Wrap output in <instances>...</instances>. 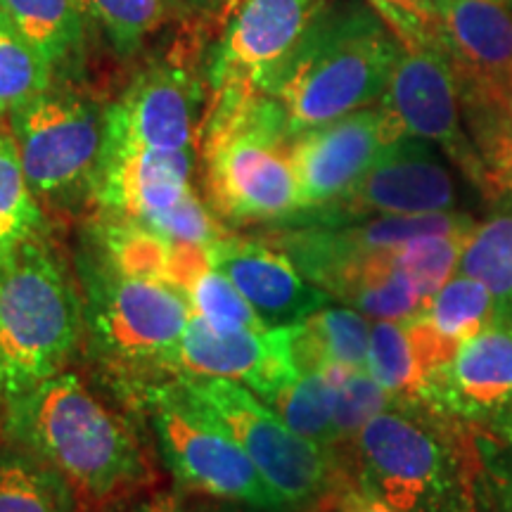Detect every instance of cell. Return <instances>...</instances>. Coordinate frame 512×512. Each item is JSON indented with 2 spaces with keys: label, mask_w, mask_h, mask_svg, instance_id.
Masks as SVG:
<instances>
[{
  "label": "cell",
  "mask_w": 512,
  "mask_h": 512,
  "mask_svg": "<svg viewBox=\"0 0 512 512\" xmlns=\"http://www.w3.org/2000/svg\"><path fill=\"white\" fill-rule=\"evenodd\" d=\"M508 3H510V5H512V0H508Z\"/></svg>",
  "instance_id": "7bdbcfd3"
},
{
  "label": "cell",
  "mask_w": 512,
  "mask_h": 512,
  "mask_svg": "<svg viewBox=\"0 0 512 512\" xmlns=\"http://www.w3.org/2000/svg\"><path fill=\"white\" fill-rule=\"evenodd\" d=\"M470 121V133L482 152L496 197L512 195V126L503 117H475ZM494 197V200H496Z\"/></svg>",
  "instance_id": "d590c367"
},
{
  "label": "cell",
  "mask_w": 512,
  "mask_h": 512,
  "mask_svg": "<svg viewBox=\"0 0 512 512\" xmlns=\"http://www.w3.org/2000/svg\"><path fill=\"white\" fill-rule=\"evenodd\" d=\"M192 150L102 152L91 190L107 219L143 223L181 202L190 188Z\"/></svg>",
  "instance_id": "d6986e66"
},
{
  "label": "cell",
  "mask_w": 512,
  "mask_h": 512,
  "mask_svg": "<svg viewBox=\"0 0 512 512\" xmlns=\"http://www.w3.org/2000/svg\"><path fill=\"white\" fill-rule=\"evenodd\" d=\"M475 441V512H512V441Z\"/></svg>",
  "instance_id": "836d02e7"
},
{
  "label": "cell",
  "mask_w": 512,
  "mask_h": 512,
  "mask_svg": "<svg viewBox=\"0 0 512 512\" xmlns=\"http://www.w3.org/2000/svg\"><path fill=\"white\" fill-rule=\"evenodd\" d=\"M458 271L482 280L494 294L498 313L512 320V195L508 192L491 200L489 216L472 228Z\"/></svg>",
  "instance_id": "603a6c76"
},
{
  "label": "cell",
  "mask_w": 512,
  "mask_h": 512,
  "mask_svg": "<svg viewBox=\"0 0 512 512\" xmlns=\"http://www.w3.org/2000/svg\"><path fill=\"white\" fill-rule=\"evenodd\" d=\"M335 396V375L332 370H323V373H299L292 382L268 396L266 403L285 420L287 427L302 434L304 439L337 451Z\"/></svg>",
  "instance_id": "484cf974"
},
{
  "label": "cell",
  "mask_w": 512,
  "mask_h": 512,
  "mask_svg": "<svg viewBox=\"0 0 512 512\" xmlns=\"http://www.w3.org/2000/svg\"><path fill=\"white\" fill-rule=\"evenodd\" d=\"M501 112H503L505 121H508V124L512 126V76H510L508 86H505V95H503V107H501Z\"/></svg>",
  "instance_id": "ab89813d"
},
{
  "label": "cell",
  "mask_w": 512,
  "mask_h": 512,
  "mask_svg": "<svg viewBox=\"0 0 512 512\" xmlns=\"http://www.w3.org/2000/svg\"><path fill=\"white\" fill-rule=\"evenodd\" d=\"M0 512H83L60 472L15 441L0 444Z\"/></svg>",
  "instance_id": "7402d4cb"
},
{
  "label": "cell",
  "mask_w": 512,
  "mask_h": 512,
  "mask_svg": "<svg viewBox=\"0 0 512 512\" xmlns=\"http://www.w3.org/2000/svg\"><path fill=\"white\" fill-rule=\"evenodd\" d=\"M501 316L496 299L475 275L456 273L434 292L420 318L425 320L446 344L458 349L460 342L477 335Z\"/></svg>",
  "instance_id": "d4e9b609"
},
{
  "label": "cell",
  "mask_w": 512,
  "mask_h": 512,
  "mask_svg": "<svg viewBox=\"0 0 512 512\" xmlns=\"http://www.w3.org/2000/svg\"><path fill=\"white\" fill-rule=\"evenodd\" d=\"M306 512H399L387 505L382 498L358 486L347 472L337 479L335 486Z\"/></svg>",
  "instance_id": "74e56055"
},
{
  "label": "cell",
  "mask_w": 512,
  "mask_h": 512,
  "mask_svg": "<svg viewBox=\"0 0 512 512\" xmlns=\"http://www.w3.org/2000/svg\"><path fill=\"white\" fill-rule=\"evenodd\" d=\"M83 304L62 259L38 235L0 264V396L62 373L79 347Z\"/></svg>",
  "instance_id": "5b68a950"
},
{
  "label": "cell",
  "mask_w": 512,
  "mask_h": 512,
  "mask_svg": "<svg viewBox=\"0 0 512 512\" xmlns=\"http://www.w3.org/2000/svg\"><path fill=\"white\" fill-rule=\"evenodd\" d=\"M344 472L399 512H475V441L422 403H396L337 448Z\"/></svg>",
  "instance_id": "3957f363"
},
{
  "label": "cell",
  "mask_w": 512,
  "mask_h": 512,
  "mask_svg": "<svg viewBox=\"0 0 512 512\" xmlns=\"http://www.w3.org/2000/svg\"><path fill=\"white\" fill-rule=\"evenodd\" d=\"M147 406L166 467L183 489L223 503L285 512L238 439L181 382L152 389Z\"/></svg>",
  "instance_id": "52a82bcc"
},
{
  "label": "cell",
  "mask_w": 512,
  "mask_h": 512,
  "mask_svg": "<svg viewBox=\"0 0 512 512\" xmlns=\"http://www.w3.org/2000/svg\"><path fill=\"white\" fill-rule=\"evenodd\" d=\"M83 17L105 29L121 53L136 50L166 19V0H76Z\"/></svg>",
  "instance_id": "1f68e13d"
},
{
  "label": "cell",
  "mask_w": 512,
  "mask_h": 512,
  "mask_svg": "<svg viewBox=\"0 0 512 512\" xmlns=\"http://www.w3.org/2000/svg\"><path fill=\"white\" fill-rule=\"evenodd\" d=\"M207 254L211 266L238 287L268 325L297 323L330 304L328 294L306 280L290 254L278 245L219 238L207 247Z\"/></svg>",
  "instance_id": "ac0fdd59"
},
{
  "label": "cell",
  "mask_w": 512,
  "mask_h": 512,
  "mask_svg": "<svg viewBox=\"0 0 512 512\" xmlns=\"http://www.w3.org/2000/svg\"><path fill=\"white\" fill-rule=\"evenodd\" d=\"M0 12L53 64L81 41L83 12L76 0H0Z\"/></svg>",
  "instance_id": "83f0119b"
},
{
  "label": "cell",
  "mask_w": 512,
  "mask_h": 512,
  "mask_svg": "<svg viewBox=\"0 0 512 512\" xmlns=\"http://www.w3.org/2000/svg\"><path fill=\"white\" fill-rule=\"evenodd\" d=\"M190 309L195 316L207 320L209 325L219 330H266L273 328L268 325L254 306L247 302L230 280L214 266L202 268L192 278V283L185 287Z\"/></svg>",
  "instance_id": "4dcf8cb0"
},
{
  "label": "cell",
  "mask_w": 512,
  "mask_h": 512,
  "mask_svg": "<svg viewBox=\"0 0 512 512\" xmlns=\"http://www.w3.org/2000/svg\"><path fill=\"white\" fill-rule=\"evenodd\" d=\"M332 375H335L337 387L335 425L339 446H344L354 434H358L361 427H366L375 415L392 408L396 401L366 368H332Z\"/></svg>",
  "instance_id": "d6a6232c"
},
{
  "label": "cell",
  "mask_w": 512,
  "mask_h": 512,
  "mask_svg": "<svg viewBox=\"0 0 512 512\" xmlns=\"http://www.w3.org/2000/svg\"><path fill=\"white\" fill-rule=\"evenodd\" d=\"M401 136L406 133L382 105L363 107L294 136L290 162L297 176L299 214H320L342 200L375 164L384 147Z\"/></svg>",
  "instance_id": "9a60e30c"
},
{
  "label": "cell",
  "mask_w": 512,
  "mask_h": 512,
  "mask_svg": "<svg viewBox=\"0 0 512 512\" xmlns=\"http://www.w3.org/2000/svg\"><path fill=\"white\" fill-rule=\"evenodd\" d=\"M24 174L38 200H62L91 188L105 143V117L69 91H43L10 112Z\"/></svg>",
  "instance_id": "8fae6325"
},
{
  "label": "cell",
  "mask_w": 512,
  "mask_h": 512,
  "mask_svg": "<svg viewBox=\"0 0 512 512\" xmlns=\"http://www.w3.org/2000/svg\"><path fill=\"white\" fill-rule=\"evenodd\" d=\"M290 140L283 107L271 95L211 100L202 124V155L214 214L230 223L299 214Z\"/></svg>",
  "instance_id": "277c9868"
},
{
  "label": "cell",
  "mask_w": 512,
  "mask_h": 512,
  "mask_svg": "<svg viewBox=\"0 0 512 512\" xmlns=\"http://www.w3.org/2000/svg\"><path fill=\"white\" fill-rule=\"evenodd\" d=\"M328 0H238L211 67V100L268 91Z\"/></svg>",
  "instance_id": "7c38bea8"
},
{
  "label": "cell",
  "mask_w": 512,
  "mask_h": 512,
  "mask_svg": "<svg viewBox=\"0 0 512 512\" xmlns=\"http://www.w3.org/2000/svg\"><path fill=\"white\" fill-rule=\"evenodd\" d=\"M370 328L373 323L361 311L330 304L292 323V349L299 373L366 368Z\"/></svg>",
  "instance_id": "44dd1931"
},
{
  "label": "cell",
  "mask_w": 512,
  "mask_h": 512,
  "mask_svg": "<svg viewBox=\"0 0 512 512\" xmlns=\"http://www.w3.org/2000/svg\"><path fill=\"white\" fill-rule=\"evenodd\" d=\"M55 64L0 12V117L48 91Z\"/></svg>",
  "instance_id": "f1b7e54d"
},
{
  "label": "cell",
  "mask_w": 512,
  "mask_h": 512,
  "mask_svg": "<svg viewBox=\"0 0 512 512\" xmlns=\"http://www.w3.org/2000/svg\"><path fill=\"white\" fill-rule=\"evenodd\" d=\"M211 512H266V510H256V508H235L233 503H230V508H219V510H211Z\"/></svg>",
  "instance_id": "60d3db41"
},
{
  "label": "cell",
  "mask_w": 512,
  "mask_h": 512,
  "mask_svg": "<svg viewBox=\"0 0 512 512\" xmlns=\"http://www.w3.org/2000/svg\"><path fill=\"white\" fill-rule=\"evenodd\" d=\"M467 437L512 441V320L498 316L427 375L418 401Z\"/></svg>",
  "instance_id": "30bf717a"
},
{
  "label": "cell",
  "mask_w": 512,
  "mask_h": 512,
  "mask_svg": "<svg viewBox=\"0 0 512 512\" xmlns=\"http://www.w3.org/2000/svg\"><path fill=\"white\" fill-rule=\"evenodd\" d=\"M95 238L105 264L133 278L157 280L171 285L181 242L166 240L143 223L128 219H107L95 228ZM174 287V285H171Z\"/></svg>",
  "instance_id": "cb8c5ba5"
},
{
  "label": "cell",
  "mask_w": 512,
  "mask_h": 512,
  "mask_svg": "<svg viewBox=\"0 0 512 512\" xmlns=\"http://www.w3.org/2000/svg\"><path fill=\"white\" fill-rule=\"evenodd\" d=\"M128 512H188L176 494H157L147 501L133 505Z\"/></svg>",
  "instance_id": "f35d334b"
},
{
  "label": "cell",
  "mask_w": 512,
  "mask_h": 512,
  "mask_svg": "<svg viewBox=\"0 0 512 512\" xmlns=\"http://www.w3.org/2000/svg\"><path fill=\"white\" fill-rule=\"evenodd\" d=\"M456 347L446 344L420 316L375 320L370 328L366 370L396 403H415L427 375Z\"/></svg>",
  "instance_id": "ffe728a7"
},
{
  "label": "cell",
  "mask_w": 512,
  "mask_h": 512,
  "mask_svg": "<svg viewBox=\"0 0 512 512\" xmlns=\"http://www.w3.org/2000/svg\"><path fill=\"white\" fill-rule=\"evenodd\" d=\"M401 50V36L366 0H328L266 95L294 138L382 100Z\"/></svg>",
  "instance_id": "7a4b0ae2"
},
{
  "label": "cell",
  "mask_w": 512,
  "mask_h": 512,
  "mask_svg": "<svg viewBox=\"0 0 512 512\" xmlns=\"http://www.w3.org/2000/svg\"><path fill=\"white\" fill-rule=\"evenodd\" d=\"M5 439L60 472L83 512L110 510L155 479L136 430L67 370L8 399Z\"/></svg>",
  "instance_id": "6da1fadb"
},
{
  "label": "cell",
  "mask_w": 512,
  "mask_h": 512,
  "mask_svg": "<svg viewBox=\"0 0 512 512\" xmlns=\"http://www.w3.org/2000/svg\"><path fill=\"white\" fill-rule=\"evenodd\" d=\"M202 91L178 64L140 74L105 112V143L112 150H190L197 136Z\"/></svg>",
  "instance_id": "2e32d148"
},
{
  "label": "cell",
  "mask_w": 512,
  "mask_h": 512,
  "mask_svg": "<svg viewBox=\"0 0 512 512\" xmlns=\"http://www.w3.org/2000/svg\"><path fill=\"white\" fill-rule=\"evenodd\" d=\"M83 318L107 356L176 366L192 309L176 287L119 273L105 261L83 268Z\"/></svg>",
  "instance_id": "ba28073f"
},
{
  "label": "cell",
  "mask_w": 512,
  "mask_h": 512,
  "mask_svg": "<svg viewBox=\"0 0 512 512\" xmlns=\"http://www.w3.org/2000/svg\"><path fill=\"white\" fill-rule=\"evenodd\" d=\"M178 382L238 439L285 512L311 510L342 477L337 451L313 444L287 427L245 384L190 373H183Z\"/></svg>",
  "instance_id": "8992f818"
},
{
  "label": "cell",
  "mask_w": 512,
  "mask_h": 512,
  "mask_svg": "<svg viewBox=\"0 0 512 512\" xmlns=\"http://www.w3.org/2000/svg\"><path fill=\"white\" fill-rule=\"evenodd\" d=\"M197 3H209V0H197Z\"/></svg>",
  "instance_id": "b9f144b4"
},
{
  "label": "cell",
  "mask_w": 512,
  "mask_h": 512,
  "mask_svg": "<svg viewBox=\"0 0 512 512\" xmlns=\"http://www.w3.org/2000/svg\"><path fill=\"white\" fill-rule=\"evenodd\" d=\"M430 43L456 72L465 114H501L512 76L508 0H434Z\"/></svg>",
  "instance_id": "5bb4252c"
},
{
  "label": "cell",
  "mask_w": 512,
  "mask_h": 512,
  "mask_svg": "<svg viewBox=\"0 0 512 512\" xmlns=\"http://www.w3.org/2000/svg\"><path fill=\"white\" fill-rule=\"evenodd\" d=\"M43 211L24 174L10 126L0 124V264L41 235Z\"/></svg>",
  "instance_id": "4316f807"
},
{
  "label": "cell",
  "mask_w": 512,
  "mask_h": 512,
  "mask_svg": "<svg viewBox=\"0 0 512 512\" xmlns=\"http://www.w3.org/2000/svg\"><path fill=\"white\" fill-rule=\"evenodd\" d=\"M392 24L403 43L430 41L434 0H368Z\"/></svg>",
  "instance_id": "8d00e7d4"
},
{
  "label": "cell",
  "mask_w": 512,
  "mask_h": 512,
  "mask_svg": "<svg viewBox=\"0 0 512 512\" xmlns=\"http://www.w3.org/2000/svg\"><path fill=\"white\" fill-rule=\"evenodd\" d=\"M143 226L155 230L166 240L181 242V245L209 247L211 242L223 238L219 223L192 190L171 209L143 221Z\"/></svg>",
  "instance_id": "e575fe53"
},
{
  "label": "cell",
  "mask_w": 512,
  "mask_h": 512,
  "mask_svg": "<svg viewBox=\"0 0 512 512\" xmlns=\"http://www.w3.org/2000/svg\"><path fill=\"white\" fill-rule=\"evenodd\" d=\"M176 366L190 375L240 382L266 401L299 375L292 323L266 330H219L192 313Z\"/></svg>",
  "instance_id": "e0dca14e"
},
{
  "label": "cell",
  "mask_w": 512,
  "mask_h": 512,
  "mask_svg": "<svg viewBox=\"0 0 512 512\" xmlns=\"http://www.w3.org/2000/svg\"><path fill=\"white\" fill-rule=\"evenodd\" d=\"M380 105L396 119L406 136L430 140L479 195L494 200L482 152L463 119V98L448 57L430 41L403 43L392 79Z\"/></svg>",
  "instance_id": "9c48e42d"
},
{
  "label": "cell",
  "mask_w": 512,
  "mask_h": 512,
  "mask_svg": "<svg viewBox=\"0 0 512 512\" xmlns=\"http://www.w3.org/2000/svg\"><path fill=\"white\" fill-rule=\"evenodd\" d=\"M453 164L430 140L401 136L382 150L354 188L320 211L323 223L370 216H425L458 211Z\"/></svg>",
  "instance_id": "4fadbf2b"
},
{
  "label": "cell",
  "mask_w": 512,
  "mask_h": 512,
  "mask_svg": "<svg viewBox=\"0 0 512 512\" xmlns=\"http://www.w3.org/2000/svg\"><path fill=\"white\" fill-rule=\"evenodd\" d=\"M470 233L472 230H453V233L420 235L396 249V264L413 280L425 304L451 275L458 273Z\"/></svg>",
  "instance_id": "f546056e"
}]
</instances>
